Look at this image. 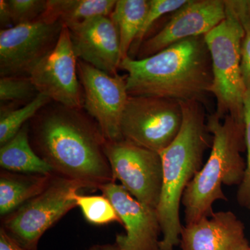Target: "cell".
Listing matches in <instances>:
<instances>
[{"label": "cell", "instance_id": "cell-1", "mask_svg": "<svg viewBox=\"0 0 250 250\" xmlns=\"http://www.w3.org/2000/svg\"><path fill=\"white\" fill-rule=\"evenodd\" d=\"M29 134L31 147L57 175L90 190L116 181L104 152L106 140L83 109L52 101L29 121Z\"/></svg>", "mask_w": 250, "mask_h": 250}, {"label": "cell", "instance_id": "cell-2", "mask_svg": "<svg viewBox=\"0 0 250 250\" xmlns=\"http://www.w3.org/2000/svg\"><path fill=\"white\" fill-rule=\"evenodd\" d=\"M119 69L126 72L129 96L158 97L204 104L211 93V59L205 36L180 41L147 58L126 57Z\"/></svg>", "mask_w": 250, "mask_h": 250}, {"label": "cell", "instance_id": "cell-3", "mask_svg": "<svg viewBox=\"0 0 250 250\" xmlns=\"http://www.w3.org/2000/svg\"><path fill=\"white\" fill-rule=\"evenodd\" d=\"M182 127L168 147L161 151L163 185L156 211L163 236L160 250H174L180 243V204L186 188L203 167L206 150L213 137L207 128L203 104L180 103Z\"/></svg>", "mask_w": 250, "mask_h": 250}, {"label": "cell", "instance_id": "cell-4", "mask_svg": "<svg viewBox=\"0 0 250 250\" xmlns=\"http://www.w3.org/2000/svg\"><path fill=\"white\" fill-rule=\"evenodd\" d=\"M213 137L209 158L192 179L182 197L185 221L190 225L214 213L213 204L227 200L222 186L235 185L244 177L245 165L241 152L245 141L244 121L230 115L222 118L215 113L207 118Z\"/></svg>", "mask_w": 250, "mask_h": 250}, {"label": "cell", "instance_id": "cell-5", "mask_svg": "<svg viewBox=\"0 0 250 250\" xmlns=\"http://www.w3.org/2000/svg\"><path fill=\"white\" fill-rule=\"evenodd\" d=\"M226 17L205 35L211 59V91L217 102L215 113L230 115L243 122V101L246 88L241 72V47L244 29L232 0L225 1Z\"/></svg>", "mask_w": 250, "mask_h": 250}, {"label": "cell", "instance_id": "cell-6", "mask_svg": "<svg viewBox=\"0 0 250 250\" xmlns=\"http://www.w3.org/2000/svg\"><path fill=\"white\" fill-rule=\"evenodd\" d=\"M82 188L54 174L43 191L4 217L1 228L24 248L37 250L42 235L77 207L74 195Z\"/></svg>", "mask_w": 250, "mask_h": 250}, {"label": "cell", "instance_id": "cell-7", "mask_svg": "<svg viewBox=\"0 0 250 250\" xmlns=\"http://www.w3.org/2000/svg\"><path fill=\"white\" fill-rule=\"evenodd\" d=\"M182 122L179 102L158 97L129 96L122 117V137L160 153L177 137Z\"/></svg>", "mask_w": 250, "mask_h": 250}, {"label": "cell", "instance_id": "cell-8", "mask_svg": "<svg viewBox=\"0 0 250 250\" xmlns=\"http://www.w3.org/2000/svg\"><path fill=\"white\" fill-rule=\"evenodd\" d=\"M104 152L115 180L143 205L156 210L162 190L163 167L159 153L125 139L106 141Z\"/></svg>", "mask_w": 250, "mask_h": 250}, {"label": "cell", "instance_id": "cell-9", "mask_svg": "<svg viewBox=\"0 0 250 250\" xmlns=\"http://www.w3.org/2000/svg\"><path fill=\"white\" fill-rule=\"evenodd\" d=\"M78 75L83 93V108L98 123L108 141L123 139L122 117L129 95L126 75H110L78 61Z\"/></svg>", "mask_w": 250, "mask_h": 250}, {"label": "cell", "instance_id": "cell-10", "mask_svg": "<svg viewBox=\"0 0 250 250\" xmlns=\"http://www.w3.org/2000/svg\"><path fill=\"white\" fill-rule=\"evenodd\" d=\"M63 24L42 21L0 31V75L29 76L34 67L55 47Z\"/></svg>", "mask_w": 250, "mask_h": 250}, {"label": "cell", "instance_id": "cell-11", "mask_svg": "<svg viewBox=\"0 0 250 250\" xmlns=\"http://www.w3.org/2000/svg\"><path fill=\"white\" fill-rule=\"evenodd\" d=\"M78 61L70 32L63 24L55 47L31 70L29 77L39 93L48 97L54 103L83 109Z\"/></svg>", "mask_w": 250, "mask_h": 250}, {"label": "cell", "instance_id": "cell-12", "mask_svg": "<svg viewBox=\"0 0 250 250\" xmlns=\"http://www.w3.org/2000/svg\"><path fill=\"white\" fill-rule=\"evenodd\" d=\"M225 1L188 0L168 22L141 44L135 59L151 57L180 41L205 36L226 17Z\"/></svg>", "mask_w": 250, "mask_h": 250}, {"label": "cell", "instance_id": "cell-13", "mask_svg": "<svg viewBox=\"0 0 250 250\" xmlns=\"http://www.w3.org/2000/svg\"><path fill=\"white\" fill-rule=\"evenodd\" d=\"M111 202L124 225L126 233L116 236L115 243L124 250H160L161 233L157 211L131 196L122 185L115 182L100 188Z\"/></svg>", "mask_w": 250, "mask_h": 250}, {"label": "cell", "instance_id": "cell-14", "mask_svg": "<svg viewBox=\"0 0 250 250\" xmlns=\"http://www.w3.org/2000/svg\"><path fill=\"white\" fill-rule=\"evenodd\" d=\"M70 32L79 60L110 75H117L122 62L119 35L110 17L99 16L64 24Z\"/></svg>", "mask_w": 250, "mask_h": 250}, {"label": "cell", "instance_id": "cell-15", "mask_svg": "<svg viewBox=\"0 0 250 250\" xmlns=\"http://www.w3.org/2000/svg\"><path fill=\"white\" fill-rule=\"evenodd\" d=\"M182 250H250L244 226L231 211L213 213L210 217L183 227Z\"/></svg>", "mask_w": 250, "mask_h": 250}, {"label": "cell", "instance_id": "cell-16", "mask_svg": "<svg viewBox=\"0 0 250 250\" xmlns=\"http://www.w3.org/2000/svg\"><path fill=\"white\" fill-rule=\"evenodd\" d=\"M54 173L22 174L4 170L0 173V214L1 216L15 210L39 195L48 187Z\"/></svg>", "mask_w": 250, "mask_h": 250}, {"label": "cell", "instance_id": "cell-17", "mask_svg": "<svg viewBox=\"0 0 250 250\" xmlns=\"http://www.w3.org/2000/svg\"><path fill=\"white\" fill-rule=\"evenodd\" d=\"M29 122L14 137L0 147V166L2 170L22 174H48L53 170L31 147Z\"/></svg>", "mask_w": 250, "mask_h": 250}, {"label": "cell", "instance_id": "cell-18", "mask_svg": "<svg viewBox=\"0 0 250 250\" xmlns=\"http://www.w3.org/2000/svg\"><path fill=\"white\" fill-rule=\"evenodd\" d=\"M116 4V0H47L39 21L68 24L99 16L110 17Z\"/></svg>", "mask_w": 250, "mask_h": 250}, {"label": "cell", "instance_id": "cell-19", "mask_svg": "<svg viewBox=\"0 0 250 250\" xmlns=\"http://www.w3.org/2000/svg\"><path fill=\"white\" fill-rule=\"evenodd\" d=\"M149 0H118L110 18L116 24L120 39L122 61L129 57L147 15Z\"/></svg>", "mask_w": 250, "mask_h": 250}, {"label": "cell", "instance_id": "cell-20", "mask_svg": "<svg viewBox=\"0 0 250 250\" xmlns=\"http://www.w3.org/2000/svg\"><path fill=\"white\" fill-rule=\"evenodd\" d=\"M52 100L39 93L32 101L19 108H11L1 105L0 111V146L14 137L44 106Z\"/></svg>", "mask_w": 250, "mask_h": 250}, {"label": "cell", "instance_id": "cell-21", "mask_svg": "<svg viewBox=\"0 0 250 250\" xmlns=\"http://www.w3.org/2000/svg\"><path fill=\"white\" fill-rule=\"evenodd\" d=\"M74 198L88 223L95 225H107L113 222L121 223L114 207L104 195H83L76 192Z\"/></svg>", "mask_w": 250, "mask_h": 250}, {"label": "cell", "instance_id": "cell-22", "mask_svg": "<svg viewBox=\"0 0 250 250\" xmlns=\"http://www.w3.org/2000/svg\"><path fill=\"white\" fill-rule=\"evenodd\" d=\"M39 92L29 76L1 77L0 100L6 103H30Z\"/></svg>", "mask_w": 250, "mask_h": 250}, {"label": "cell", "instance_id": "cell-23", "mask_svg": "<svg viewBox=\"0 0 250 250\" xmlns=\"http://www.w3.org/2000/svg\"><path fill=\"white\" fill-rule=\"evenodd\" d=\"M187 1L188 0H149V9L141 30L130 49L129 57H131V54L133 56L131 58L134 59L135 56L136 57L141 44L146 40V36L158 20L166 14L175 12Z\"/></svg>", "mask_w": 250, "mask_h": 250}, {"label": "cell", "instance_id": "cell-24", "mask_svg": "<svg viewBox=\"0 0 250 250\" xmlns=\"http://www.w3.org/2000/svg\"><path fill=\"white\" fill-rule=\"evenodd\" d=\"M14 26L39 21L45 11V0H6Z\"/></svg>", "mask_w": 250, "mask_h": 250}, {"label": "cell", "instance_id": "cell-25", "mask_svg": "<svg viewBox=\"0 0 250 250\" xmlns=\"http://www.w3.org/2000/svg\"><path fill=\"white\" fill-rule=\"evenodd\" d=\"M233 6L244 29L241 47V72L246 90L250 92V15L245 0H232Z\"/></svg>", "mask_w": 250, "mask_h": 250}, {"label": "cell", "instance_id": "cell-26", "mask_svg": "<svg viewBox=\"0 0 250 250\" xmlns=\"http://www.w3.org/2000/svg\"><path fill=\"white\" fill-rule=\"evenodd\" d=\"M243 121L245 125V141L248 150V162L244 177L239 191L238 199L242 205L250 206V92L246 90L243 101Z\"/></svg>", "mask_w": 250, "mask_h": 250}, {"label": "cell", "instance_id": "cell-27", "mask_svg": "<svg viewBox=\"0 0 250 250\" xmlns=\"http://www.w3.org/2000/svg\"><path fill=\"white\" fill-rule=\"evenodd\" d=\"M0 250H29L22 246L4 228L0 229Z\"/></svg>", "mask_w": 250, "mask_h": 250}, {"label": "cell", "instance_id": "cell-28", "mask_svg": "<svg viewBox=\"0 0 250 250\" xmlns=\"http://www.w3.org/2000/svg\"><path fill=\"white\" fill-rule=\"evenodd\" d=\"M0 22L1 27L12 24L6 0L0 1Z\"/></svg>", "mask_w": 250, "mask_h": 250}, {"label": "cell", "instance_id": "cell-29", "mask_svg": "<svg viewBox=\"0 0 250 250\" xmlns=\"http://www.w3.org/2000/svg\"><path fill=\"white\" fill-rule=\"evenodd\" d=\"M86 250H124L120 248L116 243L113 244H97L90 247Z\"/></svg>", "mask_w": 250, "mask_h": 250}, {"label": "cell", "instance_id": "cell-30", "mask_svg": "<svg viewBox=\"0 0 250 250\" xmlns=\"http://www.w3.org/2000/svg\"><path fill=\"white\" fill-rule=\"evenodd\" d=\"M245 4H246L247 11L250 15V0H245Z\"/></svg>", "mask_w": 250, "mask_h": 250}, {"label": "cell", "instance_id": "cell-31", "mask_svg": "<svg viewBox=\"0 0 250 250\" xmlns=\"http://www.w3.org/2000/svg\"></svg>", "mask_w": 250, "mask_h": 250}]
</instances>
